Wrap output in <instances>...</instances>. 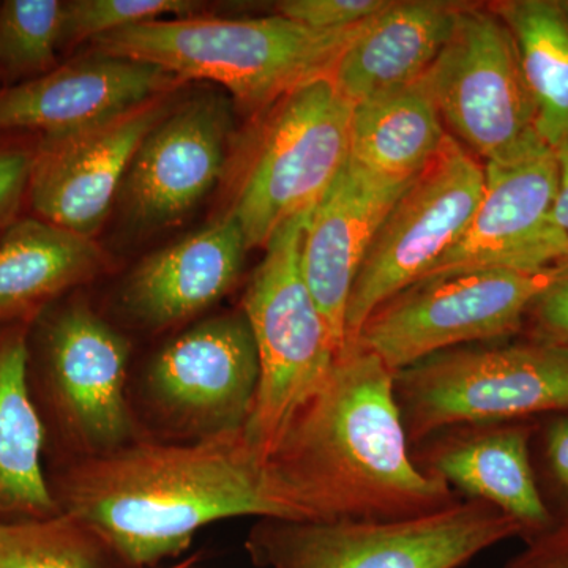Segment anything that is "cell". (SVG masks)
Instances as JSON below:
<instances>
[{
	"label": "cell",
	"instance_id": "obj_1",
	"mask_svg": "<svg viewBox=\"0 0 568 568\" xmlns=\"http://www.w3.org/2000/svg\"><path fill=\"white\" fill-rule=\"evenodd\" d=\"M297 521H394L435 514L462 497L414 462L395 373L345 346L265 462Z\"/></svg>",
	"mask_w": 568,
	"mask_h": 568
},
{
	"label": "cell",
	"instance_id": "obj_2",
	"mask_svg": "<svg viewBox=\"0 0 568 568\" xmlns=\"http://www.w3.org/2000/svg\"><path fill=\"white\" fill-rule=\"evenodd\" d=\"M48 481L58 510L99 534L132 568L181 555L197 530L220 519L297 521L245 428L179 444L134 440L77 458Z\"/></svg>",
	"mask_w": 568,
	"mask_h": 568
},
{
	"label": "cell",
	"instance_id": "obj_3",
	"mask_svg": "<svg viewBox=\"0 0 568 568\" xmlns=\"http://www.w3.org/2000/svg\"><path fill=\"white\" fill-rule=\"evenodd\" d=\"M368 22V21H366ZM366 22L316 31L286 18H171L92 40L97 51L152 63L186 80H207L248 110L280 102L305 82L332 77Z\"/></svg>",
	"mask_w": 568,
	"mask_h": 568
},
{
	"label": "cell",
	"instance_id": "obj_4",
	"mask_svg": "<svg viewBox=\"0 0 568 568\" xmlns=\"http://www.w3.org/2000/svg\"><path fill=\"white\" fill-rule=\"evenodd\" d=\"M312 211L272 235L242 301L260 357V386L245 433L264 463L339 355L302 272V241Z\"/></svg>",
	"mask_w": 568,
	"mask_h": 568
},
{
	"label": "cell",
	"instance_id": "obj_5",
	"mask_svg": "<svg viewBox=\"0 0 568 568\" xmlns=\"http://www.w3.org/2000/svg\"><path fill=\"white\" fill-rule=\"evenodd\" d=\"M395 396L410 448L454 426L568 413V347H452L396 372Z\"/></svg>",
	"mask_w": 568,
	"mask_h": 568
},
{
	"label": "cell",
	"instance_id": "obj_6",
	"mask_svg": "<svg viewBox=\"0 0 568 568\" xmlns=\"http://www.w3.org/2000/svg\"><path fill=\"white\" fill-rule=\"evenodd\" d=\"M521 537L518 523L474 499L394 521L263 518L246 537L256 568H459Z\"/></svg>",
	"mask_w": 568,
	"mask_h": 568
},
{
	"label": "cell",
	"instance_id": "obj_7",
	"mask_svg": "<svg viewBox=\"0 0 568 568\" xmlns=\"http://www.w3.org/2000/svg\"><path fill=\"white\" fill-rule=\"evenodd\" d=\"M29 386L47 432L80 457L138 440L126 402L130 343L82 301H59L29 327Z\"/></svg>",
	"mask_w": 568,
	"mask_h": 568
},
{
	"label": "cell",
	"instance_id": "obj_8",
	"mask_svg": "<svg viewBox=\"0 0 568 568\" xmlns=\"http://www.w3.org/2000/svg\"><path fill=\"white\" fill-rule=\"evenodd\" d=\"M353 111L332 77L305 82L280 100L231 211L248 250L267 245L331 189L349 160Z\"/></svg>",
	"mask_w": 568,
	"mask_h": 568
},
{
	"label": "cell",
	"instance_id": "obj_9",
	"mask_svg": "<svg viewBox=\"0 0 568 568\" xmlns=\"http://www.w3.org/2000/svg\"><path fill=\"white\" fill-rule=\"evenodd\" d=\"M568 271H474L424 280L381 305L353 345L396 373L452 347L518 334L534 301ZM351 346V345H347Z\"/></svg>",
	"mask_w": 568,
	"mask_h": 568
},
{
	"label": "cell",
	"instance_id": "obj_10",
	"mask_svg": "<svg viewBox=\"0 0 568 568\" xmlns=\"http://www.w3.org/2000/svg\"><path fill=\"white\" fill-rule=\"evenodd\" d=\"M484 189L485 166L448 133L388 212L366 253L347 304L345 346L353 345L381 305L416 284L457 244Z\"/></svg>",
	"mask_w": 568,
	"mask_h": 568
},
{
	"label": "cell",
	"instance_id": "obj_11",
	"mask_svg": "<svg viewBox=\"0 0 568 568\" xmlns=\"http://www.w3.org/2000/svg\"><path fill=\"white\" fill-rule=\"evenodd\" d=\"M425 80L452 136L485 163L538 136L517 43L491 7L463 3Z\"/></svg>",
	"mask_w": 568,
	"mask_h": 568
},
{
	"label": "cell",
	"instance_id": "obj_12",
	"mask_svg": "<svg viewBox=\"0 0 568 568\" xmlns=\"http://www.w3.org/2000/svg\"><path fill=\"white\" fill-rule=\"evenodd\" d=\"M558 186L555 151L540 136L485 163L484 196L465 233L418 282L474 271L541 272L568 263V234L555 219Z\"/></svg>",
	"mask_w": 568,
	"mask_h": 568
},
{
	"label": "cell",
	"instance_id": "obj_13",
	"mask_svg": "<svg viewBox=\"0 0 568 568\" xmlns=\"http://www.w3.org/2000/svg\"><path fill=\"white\" fill-rule=\"evenodd\" d=\"M260 386V357L241 313L212 317L168 343L145 376L163 424L190 440L244 429Z\"/></svg>",
	"mask_w": 568,
	"mask_h": 568
},
{
	"label": "cell",
	"instance_id": "obj_14",
	"mask_svg": "<svg viewBox=\"0 0 568 568\" xmlns=\"http://www.w3.org/2000/svg\"><path fill=\"white\" fill-rule=\"evenodd\" d=\"M170 110L156 99L110 121L40 136L26 215L92 239L121 194L141 142Z\"/></svg>",
	"mask_w": 568,
	"mask_h": 568
},
{
	"label": "cell",
	"instance_id": "obj_15",
	"mask_svg": "<svg viewBox=\"0 0 568 568\" xmlns=\"http://www.w3.org/2000/svg\"><path fill=\"white\" fill-rule=\"evenodd\" d=\"M231 100L201 92L171 108L141 142L122 186L126 215L141 227L178 223L212 192L233 134Z\"/></svg>",
	"mask_w": 568,
	"mask_h": 568
},
{
	"label": "cell",
	"instance_id": "obj_16",
	"mask_svg": "<svg viewBox=\"0 0 568 568\" xmlns=\"http://www.w3.org/2000/svg\"><path fill=\"white\" fill-rule=\"evenodd\" d=\"M537 418L454 426L410 448L426 476L518 523L526 541L556 526L532 457Z\"/></svg>",
	"mask_w": 568,
	"mask_h": 568
},
{
	"label": "cell",
	"instance_id": "obj_17",
	"mask_svg": "<svg viewBox=\"0 0 568 568\" xmlns=\"http://www.w3.org/2000/svg\"><path fill=\"white\" fill-rule=\"evenodd\" d=\"M179 82L152 63L97 51L0 89V133L47 136L85 129L162 99Z\"/></svg>",
	"mask_w": 568,
	"mask_h": 568
},
{
	"label": "cell",
	"instance_id": "obj_18",
	"mask_svg": "<svg viewBox=\"0 0 568 568\" xmlns=\"http://www.w3.org/2000/svg\"><path fill=\"white\" fill-rule=\"evenodd\" d=\"M410 182L377 178L349 159L310 213L302 272L339 353L346 343V312L355 278L377 231Z\"/></svg>",
	"mask_w": 568,
	"mask_h": 568
},
{
	"label": "cell",
	"instance_id": "obj_19",
	"mask_svg": "<svg viewBox=\"0 0 568 568\" xmlns=\"http://www.w3.org/2000/svg\"><path fill=\"white\" fill-rule=\"evenodd\" d=\"M246 250L244 231L230 212L136 265L123 283V310L148 328L190 320L233 290Z\"/></svg>",
	"mask_w": 568,
	"mask_h": 568
},
{
	"label": "cell",
	"instance_id": "obj_20",
	"mask_svg": "<svg viewBox=\"0 0 568 568\" xmlns=\"http://www.w3.org/2000/svg\"><path fill=\"white\" fill-rule=\"evenodd\" d=\"M463 3L392 2L366 22L332 71L342 95L357 104L420 80L447 43Z\"/></svg>",
	"mask_w": 568,
	"mask_h": 568
},
{
	"label": "cell",
	"instance_id": "obj_21",
	"mask_svg": "<svg viewBox=\"0 0 568 568\" xmlns=\"http://www.w3.org/2000/svg\"><path fill=\"white\" fill-rule=\"evenodd\" d=\"M103 263L93 239L21 216L0 237V327L31 325Z\"/></svg>",
	"mask_w": 568,
	"mask_h": 568
},
{
	"label": "cell",
	"instance_id": "obj_22",
	"mask_svg": "<svg viewBox=\"0 0 568 568\" xmlns=\"http://www.w3.org/2000/svg\"><path fill=\"white\" fill-rule=\"evenodd\" d=\"M29 327H0V518L59 514L44 469L43 422L29 386Z\"/></svg>",
	"mask_w": 568,
	"mask_h": 568
},
{
	"label": "cell",
	"instance_id": "obj_23",
	"mask_svg": "<svg viewBox=\"0 0 568 568\" xmlns=\"http://www.w3.org/2000/svg\"><path fill=\"white\" fill-rule=\"evenodd\" d=\"M447 136L424 74L354 104L349 159L377 178L410 182L435 159Z\"/></svg>",
	"mask_w": 568,
	"mask_h": 568
},
{
	"label": "cell",
	"instance_id": "obj_24",
	"mask_svg": "<svg viewBox=\"0 0 568 568\" xmlns=\"http://www.w3.org/2000/svg\"><path fill=\"white\" fill-rule=\"evenodd\" d=\"M491 9L514 36L537 108V133L549 148L568 136V20L558 0H507Z\"/></svg>",
	"mask_w": 568,
	"mask_h": 568
},
{
	"label": "cell",
	"instance_id": "obj_25",
	"mask_svg": "<svg viewBox=\"0 0 568 568\" xmlns=\"http://www.w3.org/2000/svg\"><path fill=\"white\" fill-rule=\"evenodd\" d=\"M0 568H132L99 534L67 514L0 518Z\"/></svg>",
	"mask_w": 568,
	"mask_h": 568
},
{
	"label": "cell",
	"instance_id": "obj_26",
	"mask_svg": "<svg viewBox=\"0 0 568 568\" xmlns=\"http://www.w3.org/2000/svg\"><path fill=\"white\" fill-rule=\"evenodd\" d=\"M61 0L0 2V78L3 88L36 80L58 67L63 48Z\"/></svg>",
	"mask_w": 568,
	"mask_h": 568
},
{
	"label": "cell",
	"instance_id": "obj_27",
	"mask_svg": "<svg viewBox=\"0 0 568 568\" xmlns=\"http://www.w3.org/2000/svg\"><path fill=\"white\" fill-rule=\"evenodd\" d=\"M201 9L203 3L192 0H69L63 13V48L142 22L194 17Z\"/></svg>",
	"mask_w": 568,
	"mask_h": 568
},
{
	"label": "cell",
	"instance_id": "obj_28",
	"mask_svg": "<svg viewBox=\"0 0 568 568\" xmlns=\"http://www.w3.org/2000/svg\"><path fill=\"white\" fill-rule=\"evenodd\" d=\"M534 466L556 525L568 526V413L537 418Z\"/></svg>",
	"mask_w": 568,
	"mask_h": 568
},
{
	"label": "cell",
	"instance_id": "obj_29",
	"mask_svg": "<svg viewBox=\"0 0 568 568\" xmlns=\"http://www.w3.org/2000/svg\"><path fill=\"white\" fill-rule=\"evenodd\" d=\"M39 134L0 133V237L24 216Z\"/></svg>",
	"mask_w": 568,
	"mask_h": 568
},
{
	"label": "cell",
	"instance_id": "obj_30",
	"mask_svg": "<svg viewBox=\"0 0 568 568\" xmlns=\"http://www.w3.org/2000/svg\"><path fill=\"white\" fill-rule=\"evenodd\" d=\"M390 3V0H283L276 3V11L305 28L339 31L373 20Z\"/></svg>",
	"mask_w": 568,
	"mask_h": 568
},
{
	"label": "cell",
	"instance_id": "obj_31",
	"mask_svg": "<svg viewBox=\"0 0 568 568\" xmlns=\"http://www.w3.org/2000/svg\"><path fill=\"white\" fill-rule=\"evenodd\" d=\"M526 321L532 339L568 347V271L538 295Z\"/></svg>",
	"mask_w": 568,
	"mask_h": 568
},
{
	"label": "cell",
	"instance_id": "obj_32",
	"mask_svg": "<svg viewBox=\"0 0 568 568\" xmlns=\"http://www.w3.org/2000/svg\"><path fill=\"white\" fill-rule=\"evenodd\" d=\"M504 568H568V526L556 525L526 541V549Z\"/></svg>",
	"mask_w": 568,
	"mask_h": 568
},
{
	"label": "cell",
	"instance_id": "obj_33",
	"mask_svg": "<svg viewBox=\"0 0 568 568\" xmlns=\"http://www.w3.org/2000/svg\"><path fill=\"white\" fill-rule=\"evenodd\" d=\"M558 162L559 186L556 197L555 219L559 226L568 234V136L564 138L556 148H552Z\"/></svg>",
	"mask_w": 568,
	"mask_h": 568
},
{
	"label": "cell",
	"instance_id": "obj_34",
	"mask_svg": "<svg viewBox=\"0 0 568 568\" xmlns=\"http://www.w3.org/2000/svg\"><path fill=\"white\" fill-rule=\"evenodd\" d=\"M560 9H562L564 13H566L568 20V0H558Z\"/></svg>",
	"mask_w": 568,
	"mask_h": 568
},
{
	"label": "cell",
	"instance_id": "obj_35",
	"mask_svg": "<svg viewBox=\"0 0 568 568\" xmlns=\"http://www.w3.org/2000/svg\"><path fill=\"white\" fill-rule=\"evenodd\" d=\"M186 566H190V562H185V564H183V566H178V567H173V568H186Z\"/></svg>",
	"mask_w": 568,
	"mask_h": 568
}]
</instances>
